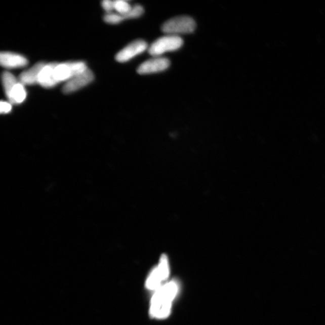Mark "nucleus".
Listing matches in <instances>:
<instances>
[{
  "instance_id": "f257e3e1",
  "label": "nucleus",
  "mask_w": 325,
  "mask_h": 325,
  "mask_svg": "<svg viewBox=\"0 0 325 325\" xmlns=\"http://www.w3.org/2000/svg\"><path fill=\"white\" fill-rule=\"evenodd\" d=\"M178 291L177 283L171 281L159 288L152 298L150 314L153 317H167L170 313L172 302Z\"/></svg>"
},
{
  "instance_id": "f03ea898",
  "label": "nucleus",
  "mask_w": 325,
  "mask_h": 325,
  "mask_svg": "<svg viewBox=\"0 0 325 325\" xmlns=\"http://www.w3.org/2000/svg\"><path fill=\"white\" fill-rule=\"evenodd\" d=\"M196 28V22L193 19L187 16H181L171 19L162 24V32L168 35L178 36L179 34L193 32Z\"/></svg>"
},
{
  "instance_id": "7ed1b4c3",
  "label": "nucleus",
  "mask_w": 325,
  "mask_h": 325,
  "mask_svg": "<svg viewBox=\"0 0 325 325\" xmlns=\"http://www.w3.org/2000/svg\"><path fill=\"white\" fill-rule=\"evenodd\" d=\"M183 40L181 37L175 35H168L156 40L148 49L151 56L158 57L167 52H174L182 47Z\"/></svg>"
},
{
  "instance_id": "20e7f679",
  "label": "nucleus",
  "mask_w": 325,
  "mask_h": 325,
  "mask_svg": "<svg viewBox=\"0 0 325 325\" xmlns=\"http://www.w3.org/2000/svg\"><path fill=\"white\" fill-rule=\"evenodd\" d=\"M87 65L83 62L58 63L54 69V74L59 83L69 80L74 76L87 71Z\"/></svg>"
},
{
  "instance_id": "39448f33",
  "label": "nucleus",
  "mask_w": 325,
  "mask_h": 325,
  "mask_svg": "<svg viewBox=\"0 0 325 325\" xmlns=\"http://www.w3.org/2000/svg\"><path fill=\"white\" fill-rule=\"evenodd\" d=\"M170 274L168 258L162 255L160 258V263L149 275L146 281V288L150 290L158 289L160 288L162 281L167 280Z\"/></svg>"
},
{
  "instance_id": "423d86ee",
  "label": "nucleus",
  "mask_w": 325,
  "mask_h": 325,
  "mask_svg": "<svg viewBox=\"0 0 325 325\" xmlns=\"http://www.w3.org/2000/svg\"><path fill=\"white\" fill-rule=\"evenodd\" d=\"M94 75L91 70L87 69V71L82 74L76 75L70 79L63 86L62 91L63 93L66 94H71L76 91L79 90L82 88L88 85L94 80Z\"/></svg>"
},
{
  "instance_id": "0eeeda50",
  "label": "nucleus",
  "mask_w": 325,
  "mask_h": 325,
  "mask_svg": "<svg viewBox=\"0 0 325 325\" xmlns=\"http://www.w3.org/2000/svg\"><path fill=\"white\" fill-rule=\"evenodd\" d=\"M148 49V44L143 40L134 41L117 54V62L123 63L129 61L139 54L144 52Z\"/></svg>"
},
{
  "instance_id": "6e6552de",
  "label": "nucleus",
  "mask_w": 325,
  "mask_h": 325,
  "mask_svg": "<svg viewBox=\"0 0 325 325\" xmlns=\"http://www.w3.org/2000/svg\"><path fill=\"white\" fill-rule=\"evenodd\" d=\"M170 66V61L165 57H155L142 63L138 68L139 74H150L165 71Z\"/></svg>"
},
{
  "instance_id": "1a4fd4ad",
  "label": "nucleus",
  "mask_w": 325,
  "mask_h": 325,
  "mask_svg": "<svg viewBox=\"0 0 325 325\" xmlns=\"http://www.w3.org/2000/svg\"><path fill=\"white\" fill-rule=\"evenodd\" d=\"M0 62L3 67L7 68H17L28 64V60L20 54L2 52L0 54Z\"/></svg>"
},
{
  "instance_id": "9d476101",
  "label": "nucleus",
  "mask_w": 325,
  "mask_h": 325,
  "mask_svg": "<svg viewBox=\"0 0 325 325\" xmlns=\"http://www.w3.org/2000/svg\"><path fill=\"white\" fill-rule=\"evenodd\" d=\"M46 65V63L43 62L37 63L29 69L22 72L20 76L21 84L23 85L39 84V75Z\"/></svg>"
},
{
  "instance_id": "9b49d317",
  "label": "nucleus",
  "mask_w": 325,
  "mask_h": 325,
  "mask_svg": "<svg viewBox=\"0 0 325 325\" xmlns=\"http://www.w3.org/2000/svg\"><path fill=\"white\" fill-rule=\"evenodd\" d=\"M58 64L57 63H51L45 66L41 71L39 77V84L44 88H50L55 87L59 84L54 77V71L56 66Z\"/></svg>"
},
{
  "instance_id": "f8f14e48",
  "label": "nucleus",
  "mask_w": 325,
  "mask_h": 325,
  "mask_svg": "<svg viewBox=\"0 0 325 325\" xmlns=\"http://www.w3.org/2000/svg\"><path fill=\"white\" fill-rule=\"evenodd\" d=\"M2 82L6 95L8 99L11 97L12 92L18 83L15 76L11 73L8 72H3L2 75Z\"/></svg>"
},
{
  "instance_id": "ddd939ff",
  "label": "nucleus",
  "mask_w": 325,
  "mask_h": 325,
  "mask_svg": "<svg viewBox=\"0 0 325 325\" xmlns=\"http://www.w3.org/2000/svg\"><path fill=\"white\" fill-rule=\"evenodd\" d=\"M25 98H26V92L23 85L21 83H18L13 90L9 101L12 104H20L24 101Z\"/></svg>"
},
{
  "instance_id": "4468645a",
  "label": "nucleus",
  "mask_w": 325,
  "mask_h": 325,
  "mask_svg": "<svg viewBox=\"0 0 325 325\" xmlns=\"http://www.w3.org/2000/svg\"><path fill=\"white\" fill-rule=\"evenodd\" d=\"M144 13V9L141 5H135L132 8L129 13L126 14L121 15L123 20H127V19L136 18L141 17Z\"/></svg>"
},
{
  "instance_id": "2eb2a0df",
  "label": "nucleus",
  "mask_w": 325,
  "mask_h": 325,
  "mask_svg": "<svg viewBox=\"0 0 325 325\" xmlns=\"http://www.w3.org/2000/svg\"><path fill=\"white\" fill-rule=\"evenodd\" d=\"M132 8L128 2L124 1V0L114 1V8L119 14H127L132 10Z\"/></svg>"
},
{
  "instance_id": "dca6fc26",
  "label": "nucleus",
  "mask_w": 325,
  "mask_h": 325,
  "mask_svg": "<svg viewBox=\"0 0 325 325\" xmlns=\"http://www.w3.org/2000/svg\"><path fill=\"white\" fill-rule=\"evenodd\" d=\"M104 20L109 24H118L123 21L122 17L119 14H108L105 16Z\"/></svg>"
},
{
  "instance_id": "f3484780",
  "label": "nucleus",
  "mask_w": 325,
  "mask_h": 325,
  "mask_svg": "<svg viewBox=\"0 0 325 325\" xmlns=\"http://www.w3.org/2000/svg\"><path fill=\"white\" fill-rule=\"evenodd\" d=\"M102 6L104 10L108 13H110L114 9V1H110V0H105L102 2Z\"/></svg>"
},
{
  "instance_id": "a211bd4d",
  "label": "nucleus",
  "mask_w": 325,
  "mask_h": 325,
  "mask_svg": "<svg viewBox=\"0 0 325 325\" xmlns=\"http://www.w3.org/2000/svg\"><path fill=\"white\" fill-rule=\"evenodd\" d=\"M0 111L1 113H8L9 111H11L12 109L11 104L10 103H7V102L1 101V104H0Z\"/></svg>"
}]
</instances>
